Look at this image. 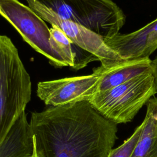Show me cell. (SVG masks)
Listing matches in <instances>:
<instances>
[{"label":"cell","instance_id":"obj_7","mask_svg":"<svg viewBox=\"0 0 157 157\" xmlns=\"http://www.w3.org/2000/svg\"><path fill=\"white\" fill-rule=\"evenodd\" d=\"M102 76L101 66L93 74L40 82L37 84V96L47 105L58 106L89 101L98 92Z\"/></svg>","mask_w":157,"mask_h":157},{"label":"cell","instance_id":"obj_4","mask_svg":"<svg viewBox=\"0 0 157 157\" xmlns=\"http://www.w3.org/2000/svg\"><path fill=\"white\" fill-rule=\"evenodd\" d=\"M155 94L151 68L117 86L97 92L88 101L103 117L117 124L131 121Z\"/></svg>","mask_w":157,"mask_h":157},{"label":"cell","instance_id":"obj_1","mask_svg":"<svg viewBox=\"0 0 157 157\" xmlns=\"http://www.w3.org/2000/svg\"><path fill=\"white\" fill-rule=\"evenodd\" d=\"M29 124L37 157H107L117 139V124L88 101L33 112Z\"/></svg>","mask_w":157,"mask_h":157},{"label":"cell","instance_id":"obj_13","mask_svg":"<svg viewBox=\"0 0 157 157\" xmlns=\"http://www.w3.org/2000/svg\"><path fill=\"white\" fill-rule=\"evenodd\" d=\"M151 72L154 78V86L155 93H157V56L153 59L151 60Z\"/></svg>","mask_w":157,"mask_h":157},{"label":"cell","instance_id":"obj_6","mask_svg":"<svg viewBox=\"0 0 157 157\" xmlns=\"http://www.w3.org/2000/svg\"><path fill=\"white\" fill-rule=\"evenodd\" d=\"M28 6L44 21L59 28L76 45L99 58L104 67L113 66L121 59L104 42V38L86 28L63 19L36 0H26Z\"/></svg>","mask_w":157,"mask_h":157},{"label":"cell","instance_id":"obj_14","mask_svg":"<svg viewBox=\"0 0 157 157\" xmlns=\"http://www.w3.org/2000/svg\"><path fill=\"white\" fill-rule=\"evenodd\" d=\"M29 157H37L36 152V150H35V148H34V152H33V154L31 156H29Z\"/></svg>","mask_w":157,"mask_h":157},{"label":"cell","instance_id":"obj_11","mask_svg":"<svg viewBox=\"0 0 157 157\" xmlns=\"http://www.w3.org/2000/svg\"><path fill=\"white\" fill-rule=\"evenodd\" d=\"M144 126L131 157H157V98L147 103Z\"/></svg>","mask_w":157,"mask_h":157},{"label":"cell","instance_id":"obj_9","mask_svg":"<svg viewBox=\"0 0 157 157\" xmlns=\"http://www.w3.org/2000/svg\"><path fill=\"white\" fill-rule=\"evenodd\" d=\"M149 58L123 60L113 66L104 67L101 65L102 76L98 92L104 91L122 84L151 69Z\"/></svg>","mask_w":157,"mask_h":157},{"label":"cell","instance_id":"obj_15","mask_svg":"<svg viewBox=\"0 0 157 157\" xmlns=\"http://www.w3.org/2000/svg\"><path fill=\"white\" fill-rule=\"evenodd\" d=\"M0 13H1V9H0Z\"/></svg>","mask_w":157,"mask_h":157},{"label":"cell","instance_id":"obj_10","mask_svg":"<svg viewBox=\"0 0 157 157\" xmlns=\"http://www.w3.org/2000/svg\"><path fill=\"white\" fill-rule=\"evenodd\" d=\"M50 30V44L52 48L75 70L86 66L88 63L99 61L94 55L74 43L58 26H52Z\"/></svg>","mask_w":157,"mask_h":157},{"label":"cell","instance_id":"obj_5","mask_svg":"<svg viewBox=\"0 0 157 157\" xmlns=\"http://www.w3.org/2000/svg\"><path fill=\"white\" fill-rule=\"evenodd\" d=\"M1 13L36 52L56 67L68 66L50 44V30L45 21L18 0H0Z\"/></svg>","mask_w":157,"mask_h":157},{"label":"cell","instance_id":"obj_8","mask_svg":"<svg viewBox=\"0 0 157 157\" xmlns=\"http://www.w3.org/2000/svg\"><path fill=\"white\" fill-rule=\"evenodd\" d=\"M104 41L124 60L149 58L157 49V18L136 31L118 33Z\"/></svg>","mask_w":157,"mask_h":157},{"label":"cell","instance_id":"obj_2","mask_svg":"<svg viewBox=\"0 0 157 157\" xmlns=\"http://www.w3.org/2000/svg\"><path fill=\"white\" fill-rule=\"evenodd\" d=\"M31 77L11 39L0 35V144L31 100Z\"/></svg>","mask_w":157,"mask_h":157},{"label":"cell","instance_id":"obj_12","mask_svg":"<svg viewBox=\"0 0 157 157\" xmlns=\"http://www.w3.org/2000/svg\"><path fill=\"white\" fill-rule=\"evenodd\" d=\"M144 124V123L142 121V123L136 128L132 134L121 145L111 150L107 157H131L140 137Z\"/></svg>","mask_w":157,"mask_h":157},{"label":"cell","instance_id":"obj_3","mask_svg":"<svg viewBox=\"0 0 157 157\" xmlns=\"http://www.w3.org/2000/svg\"><path fill=\"white\" fill-rule=\"evenodd\" d=\"M59 17L81 25L104 39L117 35L126 16L112 0H36Z\"/></svg>","mask_w":157,"mask_h":157}]
</instances>
